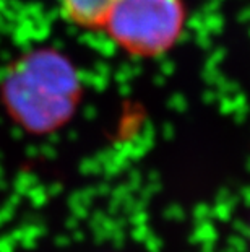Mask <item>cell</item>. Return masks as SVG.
I'll return each mask as SVG.
<instances>
[{"label":"cell","instance_id":"2","mask_svg":"<svg viewBox=\"0 0 250 252\" xmlns=\"http://www.w3.org/2000/svg\"><path fill=\"white\" fill-rule=\"evenodd\" d=\"M62 15L80 28H103L106 18L117 0H57Z\"/></svg>","mask_w":250,"mask_h":252},{"label":"cell","instance_id":"1","mask_svg":"<svg viewBox=\"0 0 250 252\" xmlns=\"http://www.w3.org/2000/svg\"><path fill=\"white\" fill-rule=\"evenodd\" d=\"M184 21L182 0H117L103 28L129 54L154 57L174 47Z\"/></svg>","mask_w":250,"mask_h":252}]
</instances>
